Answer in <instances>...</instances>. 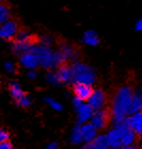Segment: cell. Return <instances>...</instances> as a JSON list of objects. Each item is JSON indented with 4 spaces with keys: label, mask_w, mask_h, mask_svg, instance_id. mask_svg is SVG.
<instances>
[{
    "label": "cell",
    "mask_w": 142,
    "mask_h": 149,
    "mask_svg": "<svg viewBox=\"0 0 142 149\" xmlns=\"http://www.w3.org/2000/svg\"><path fill=\"white\" fill-rule=\"evenodd\" d=\"M84 149H109L105 134H98L91 143L86 144Z\"/></svg>",
    "instance_id": "obj_15"
},
{
    "label": "cell",
    "mask_w": 142,
    "mask_h": 149,
    "mask_svg": "<svg viewBox=\"0 0 142 149\" xmlns=\"http://www.w3.org/2000/svg\"><path fill=\"white\" fill-rule=\"evenodd\" d=\"M16 102H17L18 106L22 107V108H28V107L31 106V103H32V99H31L28 95H25L20 99L16 100Z\"/></svg>",
    "instance_id": "obj_26"
},
{
    "label": "cell",
    "mask_w": 142,
    "mask_h": 149,
    "mask_svg": "<svg viewBox=\"0 0 142 149\" xmlns=\"http://www.w3.org/2000/svg\"><path fill=\"white\" fill-rule=\"evenodd\" d=\"M41 45H44V46H47V47H49L51 44H53V37L49 36V35H44V36L41 37Z\"/></svg>",
    "instance_id": "obj_27"
},
{
    "label": "cell",
    "mask_w": 142,
    "mask_h": 149,
    "mask_svg": "<svg viewBox=\"0 0 142 149\" xmlns=\"http://www.w3.org/2000/svg\"><path fill=\"white\" fill-rule=\"evenodd\" d=\"M99 36L97 35L94 30H88L84 32V36H82V42L88 46H97L99 44Z\"/></svg>",
    "instance_id": "obj_18"
},
{
    "label": "cell",
    "mask_w": 142,
    "mask_h": 149,
    "mask_svg": "<svg viewBox=\"0 0 142 149\" xmlns=\"http://www.w3.org/2000/svg\"><path fill=\"white\" fill-rule=\"evenodd\" d=\"M17 33V25L13 20H8L6 22L0 25V38H12Z\"/></svg>",
    "instance_id": "obj_9"
},
{
    "label": "cell",
    "mask_w": 142,
    "mask_h": 149,
    "mask_svg": "<svg viewBox=\"0 0 142 149\" xmlns=\"http://www.w3.org/2000/svg\"><path fill=\"white\" fill-rule=\"evenodd\" d=\"M10 10L4 4L0 3V25H2L8 20H10Z\"/></svg>",
    "instance_id": "obj_22"
},
{
    "label": "cell",
    "mask_w": 142,
    "mask_h": 149,
    "mask_svg": "<svg viewBox=\"0 0 142 149\" xmlns=\"http://www.w3.org/2000/svg\"><path fill=\"white\" fill-rule=\"evenodd\" d=\"M56 72H57V74H58L60 83H68V82L73 81L72 68H70L67 66H65V65L60 66Z\"/></svg>",
    "instance_id": "obj_16"
},
{
    "label": "cell",
    "mask_w": 142,
    "mask_h": 149,
    "mask_svg": "<svg viewBox=\"0 0 142 149\" xmlns=\"http://www.w3.org/2000/svg\"><path fill=\"white\" fill-rule=\"evenodd\" d=\"M0 149H13V146L10 142H3L0 143Z\"/></svg>",
    "instance_id": "obj_31"
},
{
    "label": "cell",
    "mask_w": 142,
    "mask_h": 149,
    "mask_svg": "<svg viewBox=\"0 0 142 149\" xmlns=\"http://www.w3.org/2000/svg\"><path fill=\"white\" fill-rule=\"evenodd\" d=\"M80 131H81V137H82V142H84L86 144L91 143L92 141H94L98 133L97 130L93 127L92 125L88 123V124H84L80 126Z\"/></svg>",
    "instance_id": "obj_12"
},
{
    "label": "cell",
    "mask_w": 142,
    "mask_h": 149,
    "mask_svg": "<svg viewBox=\"0 0 142 149\" xmlns=\"http://www.w3.org/2000/svg\"><path fill=\"white\" fill-rule=\"evenodd\" d=\"M94 110L88 104V103H84L82 106H80L77 109V121L78 124L84 125L90 123L91 118L93 116Z\"/></svg>",
    "instance_id": "obj_10"
},
{
    "label": "cell",
    "mask_w": 142,
    "mask_h": 149,
    "mask_svg": "<svg viewBox=\"0 0 142 149\" xmlns=\"http://www.w3.org/2000/svg\"><path fill=\"white\" fill-rule=\"evenodd\" d=\"M84 101L81 99H79V98H77V97H75L74 99H73V106H74V108H76V109H78L80 106H82L84 104Z\"/></svg>",
    "instance_id": "obj_30"
},
{
    "label": "cell",
    "mask_w": 142,
    "mask_h": 149,
    "mask_svg": "<svg viewBox=\"0 0 142 149\" xmlns=\"http://www.w3.org/2000/svg\"><path fill=\"white\" fill-rule=\"evenodd\" d=\"M137 112H142V88H135L133 93V100L130 106V115Z\"/></svg>",
    "instance_id": "obj_14"
},
{
    "label": "cell",
    "mask_w": 142,
    "mask_h": 149,
    "mask_svg": "<svg viewBox=\"0 0 142 149\" xmlns=\"http://www.w3.org/2000/svg\"><path fill=\"white\" fill-rule=\"evenodd\" d=\"M20 64H22L25 68L29 69V70H34L37 66L40 65V63L37 61V56H34L33 53L28 52L25 53L20 56Z\"/></svg>",
    "instance_id": "obj_13"
},
{
    "label": "cell",
    "mask_w": 142,
    "mask_h": 149,
    "mask_svg": "<svg viewBox=\"0 0 142 149\" xmlns=\"http://www.w3.org/2000/svg\"><path fill=\"white\" fill-rule=\"evenodd\" d=\"M4 69L8 74H14L16 70V67L14 65V63L12 62H6L4 63Z\"/></svg>",
    "instance_id": "obj_28"
},
{
    "label": "cell",
    "mask_w": 142,
    "mask_h": 149,
    "mask_svg": "<svg viewBox=\"0 0 142 149\" xmlns=\"http://www.w3.org/2000/svg\"><path fill=\"white\" fill-rule=\"evenodd\" d=\"M88 104L92 108L94 111H98V110H104L106 104H107V96H106L105 92L103 90L96 88L93 90V93L91 97L88 100Z\"/></svg>",
    "instance_id": "obj_5"
},
{
    "label": "cell",
    "mask_w": 142,
    "mask_h": 149,
    "mask_svg": "<svg viewBox=\"0 0 142 149\" xmlns=\"http://www.w3.org/2000/svg\"><path fill=\"white\" fill-rule=\"evenodd\" d=\"M135 29H136L137 31L142 32V17H140V18L136 22V25H135Z\"/></svg>",
    "instance_id": "obj_32"
},
{
    "label": "cell",
    "mask_w": 142,
    "mask_h": 149,
    "mask_svg": "<svg viewBox=\"0 0 142 149\" xmlns=\"http://www.w3.org/2000/svg\"><path fill=\"white\" fill-rule=\"evenodd\" d=\"M110 121V113L106 109L94 111L93 116L90 120V124L95 128L96 130H103L107 127V125Z\"/></svg>",
    "instance_id": "obj_4"
},
{
    "label": "cell",
    "mask_w": 142,
    "mask_h": 149,
    "mask_svg": "<svg viewBox=\"0 0 142 149\" xmlns=\"http://www.w3.org/2000/svg\"><path fill=\"white\" fill-rule=\"evenodd\" d=\"M105 135L107 139L109 149H120L122 147V136H121V132L117 126H113L110 130H108V132Z\"/></svg>",
    "instance_id": "obj_7"
},
{
    "label": "cell",
    "mask_w": 142,
    "mask_h": 149,
    "mask_svg": "<svg viewBox=\"0 0 142 149\" xmlns=\"http://www.w3.org/2000/svg\"><path fill=\"white\" fill-rule=\"evenodd\" d=\"M27 76H28L29 79H35V78L37 77V74L34 70H29V72L27 74Z\"/></svg>",
    "instance_id": "obj_33"
},
{
    "label": "cell",
    "mask_w": 142,
    "mask_h": 149,
    "mask_svg": "<svg viewBox=\"0 0 142 149\" xmlns=\"http://www.w3.org/2000/svg\"><path fill=\"white\" fill-rule=\"evenodd\" d=\"M74 93L75 97H77L82 101H88L89 98L91 97L93 93V88L91 85H86V84L76 83L74 86Z\"/></svg>",
    "instance_id": "obj_11"
},
{
    "label": "cell",
    "mask_w": 142,
    "mask_h": 149,
    "mask_svg": "<svg viewBox=\"0 0 142 149\" xmlns=\"http://www.w3.org/2000/svg\"><path fill=\"white\" fill-rule=\"evenodd\" d=\"M71 142L74 145H78V144L82 143V137H81V131H80V126H76L73 129L71 133Z\"/></svg>",
    "instance_id": "obj_21"
},
{
    "label": "cell",
    "mask_w": 142,
    "mask_h": 149,
    "mask_svg": "<svg viewBox=\"0 0 142 149\" xmlns=\"http://www.w3.org/2000/svg\"><path fill=\"white\" fill-rule=\"evenodd\" d=\"M120 149H139V146L138 145H133V146H122Z\"/></svg>",
    "instance_id": "obj_35"
},
{
    "label": "cell",
    "mask_w": 142,
    "mask_h": 149,
    "mask_svg": "<svg viewBox=\"0 0 142 149\" xmlns=\"http://www.w3.org/2000/svg\"><path fill=\"white\" fill-rule=\"evenodd\" d=\"M45 102H46L51 109L55 110V111H61L62 110V104L60 102H58L56 99H53V98L46 97V98H45Z\"/></svg>",
    "instance_id": "obj_24"
},
{
    "label": "cell",
    "mask_w": 142,
    "mask_h": 149,
    "mask_svg": "<svg viewBox=\"0 0 142 149\" xmlns=\"http://www.w3.org/2000/svg\"><path fill=\"white\" fill-rule=\"evenodd\" d=\"M30 52L37 56L40 65L47 69H53L57 67L59 68L65 61L59 50L53 51L49 47L44 45H33Z\"/></svg>",
    "instance_id": "obj_2"
},
{
    "label": "cell",
    "mask_w": 142,
    "mask_h": 149,
    "mask_svg": "<svg viewBox=\"0 0 142 149\" xmlns=\"http://www.w3.org/2000/svg\"><path fill=\"white\" fill-rule=\"evenodd\" d=\"M8 140H9V133H8V131H6L2 128H0V143L8 142Z\"/></svg>",
    "instance_id": "obj_29"
},
{
    "label": "cell",
    "mask_w": 142,
    "mask_h": 149,
    "mask_svg": "<svg viewBox=\"0 0 142 149\" xmlns=\"http://www.w3.org/2000/svg\"><path fill=\"white\" fill-rule=\"evenodd\" d=\"M125 123L137 134V136L142 139V112H137L129 115Z\"/></svg>",
    "instance_id": "obj_8"
},
{
    "label": "cell",
    "mask_w": 142,
    "mask_h": 149,
    "mask_svg": "<svg viewBox=\"0 0 142 149\" xmlns=\"http://www.w3.org/2000/svg\"><path fill=\"white\" fill-rule=\"evenodd\" d=\"M134 90L129 85L120 87L114 94L110 108V120L113 126L125 123L130 115V106L133 100Z\"/></svg>",
    "instance_id": "obj_1"
},
{
    "label": "cell",
    "mask_w": 142,
    "mask_h": 149,
    "mask_svg": "<svg viewBox=\"0 0 142 149\" xmlns=\"http://www.w3.org/2000/svg\"><path fill=\"white\" fill-rule=\"evenodd\" d=\"M46 149H59L58 144L57 143H50L49 145L46 147Z\"/></svg>",
    "instance_id": "obj_34"
},
{
    "label": "cell",
    "mask_w": 142,
    "mask_h": 149,
    "mask_svg": "<svg viewBox=\"0 0 142 149\" xmlns=\"http://www.w3.org/2000/svg\"><path fill=\"white\" fill-rule=\"evenodd\" d=\"M46 80H47V82L50 83L51 85H59V84H60V81H59L57 72H49L46 74Z\"/></svg>",
    "instance_id": "obj_25"
},
{
    "label": "cell",
    "mask_w": 142,
    "mask_h": 149,
    "mask_svg": "<svg viewBox=\"0 0 142 149\" xmlns=\"http://www.w3.org/2000/svg\"><path fill=\"white\" fill-rule=\"evenodd\" d=\"M33 47V42H29V43H24V42H17L15 40L13 43V51L15 53H18V54H25V53H28L31 51Z\"/></svg>",
    "instance_id": "obj_17"
},
{
    "label": "cell",
    "mask_w": 142,
    "mask_h": 149,
    "mask_svg": "<svg viewBox=\"0 0 142 149\" xmlns=\"http://www.w3.org/2000/svg\"><path fill=\"white\" fill-rule=\"evenodd\" d=\"M15 40H17V42H24V43H29V42H32V35L30 34L29 31L22 30V31H19L16 34Z\"/></svg>",
    "instance_id": "obj_23"
},
{
    "label": "cell",
    "mask_w": 142,
    "mask_h": 149,
    "mask_svg": "<svg viewBox=\"0 0 142 149\" xmlns=\"http://www.w3.org/2000/svg\"><path fill=\"white\" fill-rule=\"evenodd\" d=\"M72 74H73V81L75 83H81L91 85L94 84L96 80L95 72L89 65L81 62H75L72 66Z\"/></svg>",
    "instance_id": "obj_3"
},
{
    "label": "cell",
    "mask_w": 142,
    "mask_h": 149,
    "mask_svg": "<svg viewBox=\"0 0 142 149\" xmlns=\"http://www.w3.org/2000/svg\"><path fill=\"white\" fill-rule=\"evenodd\" d=\"M9 88H10V93H11L12 97L15 100L20 99L22 97H24L26 95V94L24 93V91H22V86H20V84L15 82V81H13V82L10 83Z\"/></svg>",
    "instance_id": "obj_20"
},
{
    "label": "cell",
    "mask_w": 142,
    "mask_h": 149,
    "mask_svg": "<svg viewBox=\"0 0 142 149\" xmlns=\"http://www.w3.org/2000/svg\"><path fill=\"white\" fill-rule=\"evenodd\" d=\"M59 51H60V53L62 54V56L64 58L65 61L68 59L73 60V61L78 59V54H76L75 50L73 49V47H72L71 45H68V44H61Z\"/></svg>",
    "instance_id": "obj_19"
},
{
    "label": "cell",
    "mask_w": 142,
    "mask_h": 149,
    "mask_svg": "<svg viewBox=\"0 0 142 149\" xmlns=\"http://www.w3.org/2000/svg\"><path fill=\"white\" fill-rule=\"evenodd\" d=\"M119 130L121 132L122 136V146H133L137 144V134L127 126L126 123H122L120 125H117Z\"/></svg>",
    "instance_id": "obj_6"
}]
</instances>
